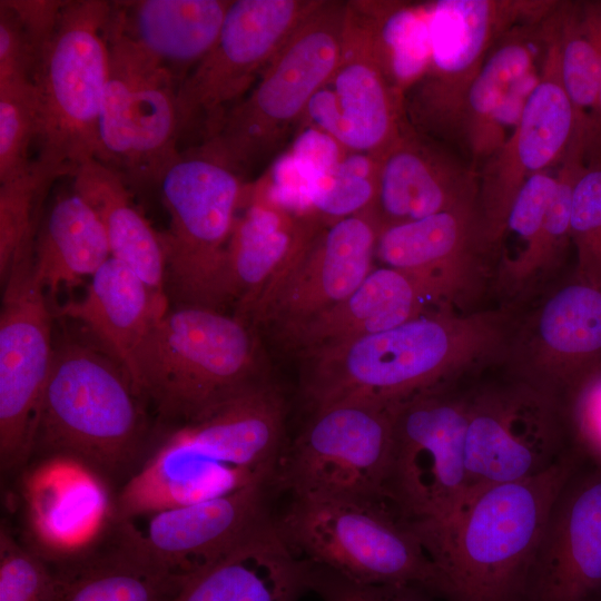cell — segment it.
Segmentation results:
<instances>
[{"instance_id":"d4e9b609","label":"cell","mask_w":601,"mask_h":601,"mask_svg":"<svg viewBox=\"0 0 601 601\" xmlns=\"http://www.w3.org/2000/svg\"><path fill=\"white\" fill-rule=\"evenodd\" d=\"M23 482L28 545L47 562L98 539L114 519L110 487L68 457L38 459Z\"/></svg>"},{"instance_id":"bcb514c9","label":"cell","mask_w":601,"mask_h":601,"mask_svg":"<svg viewBox=\"0 0 601 601\" xmlns=\"http://www.w3.org/2000/svg\"><path fill=\"white\" fill-rule=\"evenodd\" d=\"M309 583L322 601H433L417 587L359 583L313 563Z\"/></svg>"},{"instance_id":"603a6c76","label":"cell","mask_w":601,"mask_h":601,"mask_svg":"<svg viewBox=\"0 0 601 601\" xmlns=\"http://www.w3.org/2000/svg\"><path fill=\"white\" fill-rule=\"evenodd\" d=\"M268 484H254L229 494L149 515L141 543L167 572L194 579L226 558L270 516Z\"/></svg>"},{"instance_id":"d6a6232c","label":"cell","mask_w":601,"mask_h":601,"mask_svg":"<svg viewBox=\"0 0 601 601\" xmlns=\"http://www.w3.org/2000/svg\"><path fill=\"white\" fill-rule=\"evenodd\" d=\"M111 257L105 228L90 205L71 187L56 196L41 217L33 270L52 294L91 278Z\"/></svg>"},{"instance_id":"6da1fadb","label":"cell","mask_w":601,"mask_h":601,"mask_svg":"<svg viewBox=\"0 0 601 601\" xmlns=\"http://www.w3.org/2000/svg\"><path fill=\"white\" fill-rule=\"evenodd\" d=\"M519 317L502 307L428 311L391 329L305 352L313 408L346 398L398 404L504 361Z\"/></svg>"},{"instance_id":"f546056e","label":"cell","mask_w":601,"mask_h":601,"mask_svg":"<svg viewBox=\"0 0 601 601\" xmlns=\"http://www.w3.org/2000/svg\"><path fill=\"white\" fill-rule=\"evenodd\" d=\"M440 307L413 276L375 266L344 300L284 329L303 353L384 332Z\"/></svg>"},{"instance_id":"4fadbf2b","label":"cell","mask_w":601,"mask_h":601,"mask_svg":"<svg viewBox=\"0 0 601 601\" xmlns=\"http://www.w3.org/2000/svg\"><path fill=\"white\" fill-rule=\"evenodd\" d=\"M109 75L96 160L129 189L159 187L180 156L178 83L171 73L107 26Z\"/></svg>"},{"instance_id":"5bb4252c","label":"cell","mask_w":601,"mask_h":601,"mask_svg":"<svg viewBox=\"0 0 601 601\" xmlns=\"http://www.w3.org/2000/svg\"><path fill=\"white\" fill-rule=\"evenodd\" d=\"M465 400L466 501L486 486L536 476L574 450L564 404L511 374Z\"/></svg>"},{"instance_id":"7a4b0ae2","label":"cell","mask_w":601,"mask_h":601,"mask_svg":"<svg viewBox=\"0 0 601 601\" xmlns=\"http://www.w3.org/2000/svg\"><path fill=\"white\" fill-rule=\"evenodd\" d=\"M285 404L265 381L175 427L114 495L116 518L132 521L269 484L283 455Z\"/></svg>"},{"instance_id":"cb8c5ba5","label":"cell","mask_w":601,"mask_h":601,"mask_svg":"<svg viewBox=\"0 0 601 601\" xmlns=\"http://www.w3.org/2000/svg\"><path fill=\"white\" fill-rule=\"evenodd\" d=\"M381 225L373 209L325 226L286 275L262 322L282 329L351 295L375 268Z\"/></svg>"},{"instance_id":"681fc988","label":"cell","mask_w":601,"mask_h":601,"mask_svg":"<svg viewBox=\"0 0 601 601\" xmlns=\"http://www.w3.org/2000/svg\"><path fill=\"white\" fill-rule=\"evenodd\" d=\"M595 601H601V598H600V599H598V600H595Z\"/></svg>"},{"instance_id":"c3c4849f","label":"cell","mask_w":601,"mask_h":601,"mask_svg":"<svg viewBox=\"0 0 601 601\" xmlns=\"http://www.w3.org/2000/svg\"><path fill=\"white\" fill-rule=\"evenodd\" d=\"M582 13L597 46L600 62L599 93L597 107L588 124L584 135V149L595 154L601 151V2L582 4Z\"/></svg>"},{"instance_id":"2e32d148","label":"cell","mask_w":601,"mask_h":601,"mask_svg":"<svg viewBox=\"0 0 601 601\" xmlns=\"http://www.w3.org/2000/svg\"><path fill=\"white\" fill-rule=\"evenodd\" d=\"M0 314V465L30 462L37 412L55 354L52 314L33 255L9 272Z\"/></svg>"},{"instance_id":"484cf974","label":"cell","mask_w":601,"mask_h":601,"mask_svg":"<svg viewBox=\"0 0 601 601\" xmlns=\"http://www.w3.org/2000/svg\"><path fill=\"white\" fill-rule=\"evenodd\" d=\"M374 213L381 228L477 200L479 173L410 125L377 158Z\"/></svg>"},{"instance_id":"ab89813d","label":"cell","mask_w":601,"mask_h":601,"mask_svg":"<svg viewBox=\"0 0 601 601\" xmlns=\"http://www.w3.org/2000/svg\"><path fill=\"white\" fill-rule=\"evenodd\" d=\"M570 238L575 276L601 288V160L582 168L572 193Z\"/></svg>"},{"instance_id":"7bdbcfd3","label":"cell","mask_w":601,"mask_h":601,"mask_svg":"<svg viewBox=\"0 0 601 601\" xmlns=\"http://www.w3.org/2000/svg\"><path fill=\"white\" fill-rule=\"evenodd\" d=\"M556 187V175L543 170L532 175L519 190L508 215L504 235L512 233L522 248L510 259L497 265V280L502 284L534 248ZM503 239V238H502Z\"/></svg>"},{"instance_id":"e575fe53","label":"cell","mask_w":601,"mask_h":601,"mask_svg":"<svg viewBox=\"0 0 601 601\" xmlns=\"http://www.w3.org/2000/svg\"><path fill=\"white\" fill-rule=\"evenodd\" d=\"M367 23L378 62L403 97L431 60L430 2L349 1Z\"/></svg>"},{"instance_id":"4316f807","label":"cell","mask_w":601,"mask_h":601,"mask_svg":"<svg viewBox=\"0 0 601 601\" xmlns=\"http://www.w3.org/2000/svg\"><path fill=\"white\" fill-rule=\"evenodd\" d=\"M48 563L56 601H177L193 580L156 564L132 521L116 516L92 543Z\"/></svg>"},{"instance_id":"7402d4cb","label":"cell","mask_w":601,"mask_h":601,"mask_svg":"<svg viewBox=\"0 0 601 601\" xmlns=\"http://www.w3.org/2000/svg\"><path fill=\"white\" fill-rule=\"evenodd\" d=\"M228 243L224 290L235 316L262 322L282 282L327 225L263 200H243Z\"/></svg>"},{"instance_id":"f6af8a7d","label":"cell","mask_w":601,"mask_h":601,"mask_svg":"<svg viewBox=\"0 0 601 601\" xmlns=\"http://www.w3.org/2000/svg\"><path fill=\"white\" fill-rule=\"evenodd\" d=\"M564 406L573 447L583 460L601 466V370L583 382Z\"/></svg>"},{"instance_id":"60d3db41","label":"cell","mask_w":601,"mask_h":601,"mask_svg":"<svg viewBox=\"0 0 601 601\" xmlns=\"http://www.w3.org/2000/svg\"><path fill=\"white\" fill-rule=\"evenodd\" d=\"M35 137L33 87L0 89V183L33 170Z\"/></svg>"},{"instance_id":"9c48e42d","label":"cell","mask_w":601,"mask_h":601,"mask_svg":"<svg viewBox=\"0 0 601 601\" xmlns=\"http://www.w3.org/2000/svg\"><path fill=\"white\" fill-rule=\"evenodd\" d=\"M244 187L242 176L200 148L181 151L165 173L159 188L168 228L160 238L177 305L220 311L227 304L226 253Z\"/></svg>"},{"instance_id":"d6986e66","label":"cell","mask_w":601,"mask_h":601,"mask_svg":"<svg viewBox=\"0 0 601 601\" xmlns=\"http://www.w3.org/2000/svg\"><path fill=\"white\" fill-rule=\"evenodd\" d=\"M346 2L339 62L311 99L300 126L316 127L345 150L370 154L377 159L408 125L404 97L386 78L367 23Z\"/></svg>"},{"instance_id":"4dcf8cb0","label":"cell","mask_w":601,"mask_h":601,"mask_svg":"<svg viewBox=\"0 0 601 601\" xmlns=\"http://www.w3.org/2000/svg\"><path fill=\"white\" fill-rule=\"evenodd\" d=\"M169 308L166 293L149 287L130 267L110 257L90 278L85 295L59 308L81 323L130 375L136 348Z\"/></svg>"},{"instance_id":"ac0fdd59","label":"cell","mask_w":601,"mask_h":601,"mask_svg":"<svg viewBox=\"0 0 601 601\" xmlns=\"http://www.w3.org/2000/svg\"><path fill=\"white\" fill-rule=\"evenodd\" d=\"M510 374L563 404L601 370V288L579 279L519 317L505 361Z\"/></svg>"},{"instance_id":"8992f818","label":"cell","mask_w":601,"mask_h":601,"mask_svg":"<svg viewBox=\"0 0 601 601\" xmlns=\"http://www.w3.org/2000/svg\"><path fill=\"white\" fill-rule=\"evenodd\" d=\"M110 2L66 1L33 76L35 169L50 186L97 157Z\"/></svg>"},{"instance_id":"e0dca14e","label":"cell","mask_w":601,"mask_h":601,"mask_svg":"<svg viewBox=\"0 0 601 601\" xmlns=\"http://www.w3.org/2000/svg\"><path fill=\"white\" fill-rule=\"evenodd\" d=\"M544 26L540 79L513 130L479 170V211L496 255L519 190L532 175L561 161L574 135L573 109L560 76L553 17Z\"/></svg>"},{"instance_id":"f1b7e54d","label":"cell","mask_w":601,"mask_h":601,"mask_svg":"<svg viewBox=\"0 0 601 601\" xmlns=\"http://www.w3.org/2000/svg\"><path fill=\"white\" fill-rule=\"evenodd\" d=\"M309 581L311 562L298 558L269 518L195 577L177 601H299L311 590Z\"/></svg>"},{"instance_id":"74e56055","label":"cell","mask_w":601,"mask_h":601,"mask_svg":"<svg viewBox=\"0 0 601 601\" xmlns=\"http://www.w3.org/2000/svg\"><path fill=\"white\" fill-rule=\"evenodd\" d=\"M377 159L347 151L337 166L319 177L311 191V213L325 225L374 208L377 191Z\"/></svg>"},{"instance_id":"8d00e7d4","label":"cell","mask_w":601,"mask_h":601,"mask_svg":"<svg viewBox=\"0 0 601 601\" xmlns=\"http://www.w3.org/2000/svg\"><path fill=\"white\" fill-rule=\"evenodd\" d=\"M581 146L571 144L556 174V187L540 237L526 258L501 285L515 294L556 267L571 242V201L575 180L583 168Z\"/></svg>"},{"instance_id":"9a60e30c","label":"cell","mask_w":601,"mask_h":601,"mask_svg":"<svg viewBox=\"0 0 601 601\" xmlns=\"http://www.w3.org/2000/svg\"><path fill=\"white\" fill-rule=\"evenodd\" d=\"M396 405L346 398L314 408L274 480L293 497L384 502Z\"/></svg>"},{"instance_id":"3957f363","label":"cell","mask_w":601,"mask_h":601,"mask_svg":"<svg viewBox=\"0 0 601 601\" xmlns=\"http://www.w3.org/2000/svg\"><path fill=\"white\" fill-rule=\"evenodd\" d=\"M582 456L573 450L548 471L472 494L445 526L418 535L442 578L446 601H524L552 505Z\"/></svg>"},{"instance_id":"ba28073f","label":"cell","mask_w":601,"mask_h":601,"mask_svg":"<svg viewBox=\"0 0 601 601\" xmlns=\"http://www.w3.org/2000/svg\"><path fill=\"white\" fill-rule=\"evenodd\" d=\"M277 525L313 564L367 584H407L442 598V578L414 529L384 502L294 496Z\"/></svg>"},{"instance_id":"5b68a950","label":"cell","mask_w":601,"mask_h":601,"mask_svg":"<svg viewBox=\"0 0 601 601\" xmlns=\"http://www.w3.org/2000/svg\"><path fill=\"white\" fill-rule=\"evenodd\" d=\"M246 321L219 309L177 305L149 328L130 377L160 421L181 426L264 382Z\"/></svg>"},{"instance_id":"8fae6325","label":"cell","mask_w":601,"mask_h":601,"mask_svg":"<svg viewBox=\"0 0 601 601\" xmlns=\"http://www.w3.org/2000/svg\"><path fill=\"white\" fill-rule=\"evenodd\" d=\"M552 1L439 0L430 2L431 60L405 93L404 111L417 132L460 147L469 90L499 39L540 21Z\"/></svg>"},{"instance_id":"83f0119b","label":"cell","mask_w":601,"mask_h":601,"mask_svg":"<svg viewBox=\"0 0 601 601\" xmlns=\"http://www.w3.org/2000/svg\"><path fill=\"white\" fill-rule=\"evenodd\" d=\"M231 0L111 1L108 29L167 69L178 87L216 43Z\"/></svg>"},{"instance_id":"1f68e13d","label":"cell","mask_w":601,"mask_h":601,"mask_svg":"<svg viewBox=\"0 0 601 601\" xmlns=\"http://www.w3.org/2000/svg\"><path fill=\"white\" fill-rule=\"evenodd\" d=\"M544 19L518 24L503 35L469 90L460 146L477 173L502 146L496 118L509 92L520 79L538 70V58L545 48Z\"/></svg>"},{"instance_id":"ee69618b","label":"cell","mask_w":601,"mask_h":601,"mask_svg":"<svg viewBox=\"0 0 601 601\" xmlns=\"http://www.w3.org/2000/svg\"><path fill=\"white\" fill-rule=\"evenodd\" d=\"M45 50L14 11L0 1V89L32 86Z\"/></svg>"},{"instance_id":"d590c367","label":"cell","mask_w":601,"mask_h":601,"mask_svg":"<svg viewBox=\"0 0 601 601\" xmlns=\"http://www.w3.org/2000/svg\"><path fill=\"white\" fill-rule=\"evenodd\" d=\"M560 76L574 115L573 138L584 135L597 107L600 62L597 46L585 23L582 7L556 4L553 12Z\"/></svg>"},{"instance_id":"52a82bcc","label":"cell","mask_w":601,"mask_h":601,"mask_svg":"<svg viewBox=\"0 0 601 601\" xmlns=\"http://www.w3.org/2000/svg\"><path fill=\"white\" fill-rule=\"evenodd\" d=\"M347 2L321 0L215 136L196 147L239 176L268 165L290 142L308 104L336 69L343 50Z\"/></svg>"},{"instance_id":"ffe728a7","label":"cell","mask_w":601,"mask_h":601,"mask_svg":"<svg viewBox=\"0 0 601 601\" xmlns=\"http://www.w3.org/2000/svg\"><path fill=\"white\" fill-rule=\"evenodd\" d=\"M496 253L477 200L381 229L375 260L417 279L440 307L456 309L482 290Z\"/></svg>"},{"instance_id":"b9f144b4","label":"cell","mask_w":601,"mask_h":601,"mask_svg":"<svg viewBox=\"0 0 601 601\" xmlns=\"http://www.w3.org/2000/svg\"><path fill=\"white\" fill-rule=\"evenodd\" d=\"M0 601H56L51 566L4 524L0 530Z\"/></svg>"},{"instance_id":"30bf717a","label":"cell","mask_w":601,"mask_h":601,"mask_svg":"<svg viewBox=\"0 0 601 601\" xmlns=\"http://www.w3.org/2000/svg\"><path fill=\"white\" fill-rule=\"evenodd\" d=\"M466 425L465 392L447 385L395 407L384 497L418 535L445 526L466 501Z\"/></svg>"},{"instance_id":"277c9868","label":"cell","mask_w":601,"mask_h":601,"mask_svg":"<svg viewBox=\"0 0 601 601\" xmlns=\"http://www.w3.org/2000/svg\"><path fill=\"white\" fill-rule=\"evenodd\" d=\"M145 404L125 367L100 346L56 344L31 457L71 459L119 489L154 450Z\"/></svg>"},{"instance_id":"7c38bea8","label":"cell","mask_w":601,"mask_h":601,"mask_svg":"<svg viewBox=\"0 0 601 601\" xmlns=\"http://www.w3.org/2000/svg\"><path fill=\"white\" fill-rule=\"evenodd\" d=\"M321 0H231L219 37L177 90L180 151L199 147Z\"/></svg>"},{"instance_id":"7dc6e473","label":"cell","mask_w":601,"mask_h":601,"mask_svg":"<svg viewBox=\"0 0 601 601\" xmlns=\"http://www.w3.org/2000/svg\"><path fill=\"white\" fill-rule=\"evenodd\" d=\"M286 148L321 177L347 152L332 136L309 125L300 126Z\"/></svg>"},{"instance_id":"836d02e7","label":"cell","mask_w":601,"mask_h":601,"mask_svg":"<svg viewBox=\"0 0 601 601\" xmlns=\"http://www.w3.org/2000/svg\"><path fill=\"white\" fill-rule=\"evenodd\" d=\"M71 178L73 189L99 217L111 257L130 267L152 289L166 293L160 235L138 209L129 187L96 159L82 164Z\"/></svg>"},{"instance_id":"44dd1931","label":"cell","mask_w":601,"mask_h":601,"mask_svg":"<svg viewBox=\"0 0 601 601\" xmlns=\"http://www.w3.org/2000/svg\"><path fill=\"white\" fill-rule=\"evenodd\" d=\"M601 598V466L582 460L558 494L524 601Z\"/></svg>"},{"instance_id":"f35d334b","label":"cell","mask_w":601,"mask_h":601,"mask_svg":"<svg viewBox=\"0 0 601 601\" xmlns=\"http://www.w3.org/2000/svg\"><path fill=\"white\" fill-rule=\"evenodd\" d=\"M49 188L35 168L24 176L0 183L1 283L16 264L33 255L41 204Z\"/></svg>"}]
</instances>
